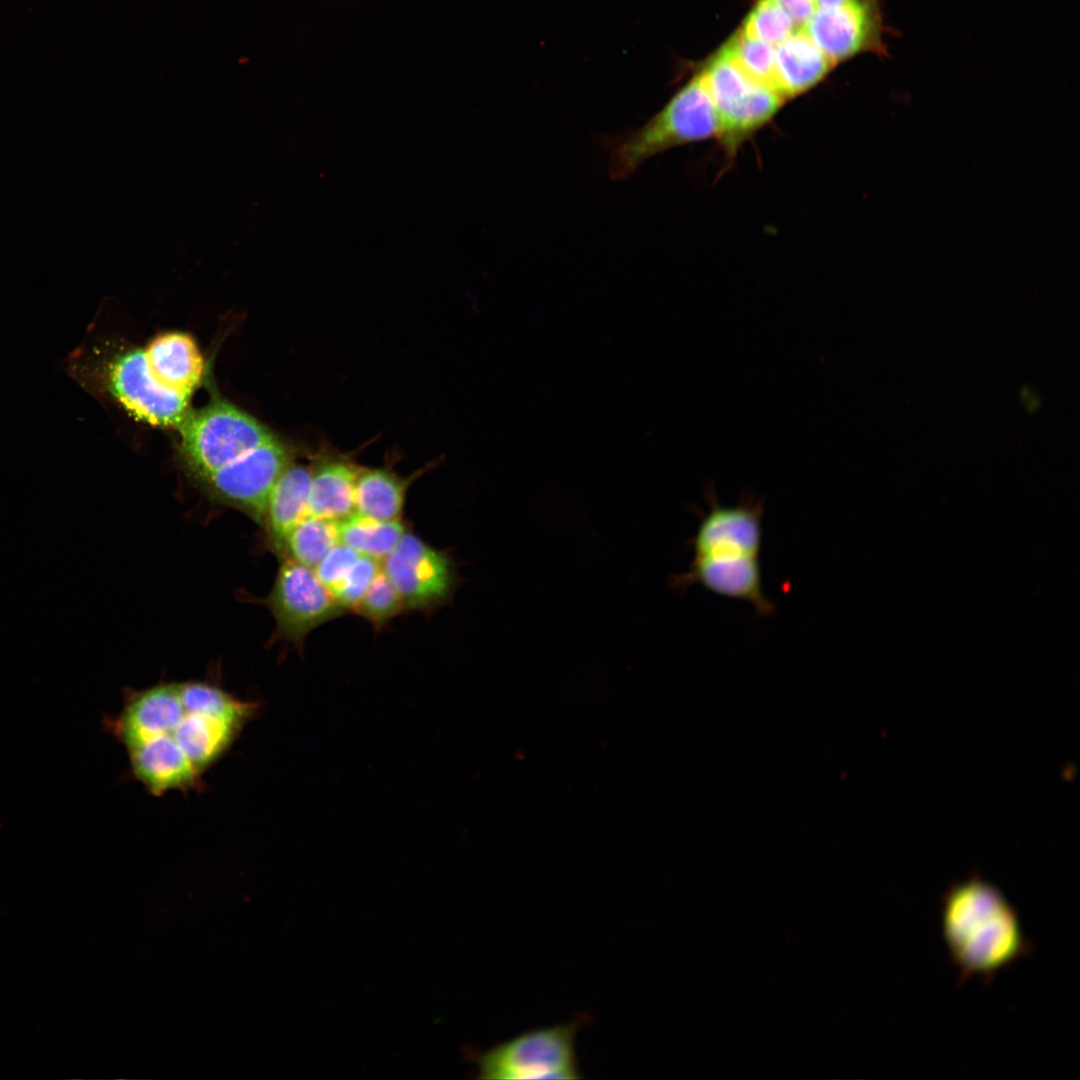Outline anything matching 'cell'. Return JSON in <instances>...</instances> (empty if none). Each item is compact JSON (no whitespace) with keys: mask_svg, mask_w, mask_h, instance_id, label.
<instances>
[{"mask_svg":"<svg viewBox=\"0 0 1080 1080\" xmlns=\"http://www.w3.org/2000/svg\"><path fill=\"white\" fill-rule=\"evenodd\" d=\"M260 704L204 680L127 690L102 730L124 748L130 775L154 796L199 792Z\"/></svg>","mask_w":1080,"mask_h":1080,"instance_id":"cell-1","label":"cell"},{"mask_svg":"<svg viewBox=\"0 0 1080 1080\" xmlns=\"http://www.w3.org/2000/svg\"><path fill=\"white\" fill-rule=\"evenodd\" d=\"M709 510L688 541L693 558L688 570L672 575L669 585L684 592L692 585L751 604L758 617L773 615L776 605L762 588V499L744 495L735 505L719 502L711 482L705 485Z\"/></svg>","mask_w":1080,"mask_h":1080,"instance_id":"cell-2","label":"cell"},{"mask_svg":"<svg viewBox=\"0 0 1080 1080\" xmlns=\"http://www.w3.org/2000/svg\"><path fill=\"white\" fill-rule=\"evenodd\" d=\"M941 926L962 979L990 981L1031 952L1015 907L999 888L977 875L944 892Z\"/></svg>","mask_w":1080,"mask_h":1080,"instance_id":"cell-3","label":"cell"},{"mask_svg":"<svg viewBox=\"0 0 1080 1080\" xmlns=\"http://www.w3.org/2000/svg\"><path fill=\"white\" fill-rule=\"evenodd\" d=\"M716 135L715 109L698 72L644 125L613 145L610 175L626 179L657 154Z\"/></svg>","mask_w":1080,"mask_h":1080,"instance_id":"cell-4","label":"cell"},{"mask_svg":"<svg viewBox=\"0 0 1080 1080\" xmlns=\"http://www.w3.org/2000/svg\"><path fill=\"white\" fill-rule=\"evenodd\" d=\"M699 74L717 118V135L730 153L764 126L784 99L769 86L753 79L723 46Z\"/></svg>","mask_w":1080,"mask_h":1080,"instance_id":"cell-5","label":"cell"},{"mask_svg":"<svg viewBox=\"0 0 1080 1080\" xmlns=\"http://www.w3.org/2000/svg\"><path fill=\"white\" fill-rule=\"evenodd\" d=\"M178 428L183 457L201 482L273 436L255 418L222 401L189 412Z\"/></svg>","mask_w":1080,"mask_h":1080,"instance_id":"cell-6","label":"cell"},{"mask_svg":"<svg viewBox=\"0 0 1080 1080\" xmlns=\"http://www.w3.org/2000/svg\"><path fill=\"white\" fill-rule=\"evenodd\" d=\"M579 1022L533 1029L485 1052L481 1076L505 1080H575L581 1078L575 1038Z\"/></svg>","mask_w":1080,"mask_h":1080,"instance_id":"cell-7","label":"cell"},{"mask_svg":"<svg viewBox=\"0 0 1080 1080\" xmlns=\"http://www.w3.org/2000/svg\"><path fill=\"white\" fill-rule=\"evenodd\" d=\"M382 571L398 592L404 607L432 610L446 603L459 583L455 561L411 532H405L383 560Z\"/></svg>","mask_w":1080,"mask_h":1080,"instance_id":"cell-8","label":"cell"},{"mask_svg":"<svg viewBox=\"0 0 1080 1080\" xmlns=\"http://www.w3.org/2000/svg\"><path fill=\"white\" fill-rule=\"evenodd\" d=\"M265 604L275 619L277 639L299 648L311 631L345 612L313 569L288 558H282Z\"/></svg>","mask_w":1080,"mask_h":1080,"instance_id":"cell-9","label":"cell"},{"mask_svg":"<svg viewBox=\"0 0 1080 1080\" xmlns=\"http://www.w3.org/2000/svg\"><path fill=\"white\" fill-rule=\"evenodd\" d=\"M292 462L289 449L272 436L201 483L213 498L262 525L271 491Z\"/></svg>","mask_w":1080,"mask_h":1080,"instance_id":"cell-10","label":"cell"},{"mask_svg":"<svg viewBox=\"0 0 1080 1080\" xmlns=\"http://www.w3.org/2000/svg\"><path fill=\"white\" fill-rule=\"evenodd\" d=\"M801 29L833 65L863 52L886 50L879 0L817 8Z\"/></svg>","mask_w":1080,"mask_h":1080,"instance_id":"cell-11","label":"cell"},{"mask_svg":"<svg viewBox=\"0 0 1080 1080\" xmlns=\"http://www.w3.org/2000/svg\"><path fill=\"white\" fill-rule=\"evenodd\" d=\"M103 379L124 408L149 424L179 427L189 413L190 397L162 385L150 372L143 351L115 358Z\"/></svg>","mask_w":1080,"mask_h":1080,"instance_id":"cell-12","label":"cell"},{"mask_svg":"<svg viewBox=\"0 0 1080 1080\" xmlns=\"http://www.w3.org/2000/svg\"><path fill=\"white\" fill-rule=\"evenodd\" d=\"M310 467L307 515L340 521L352 514L361 466L351 456L323 452Z\"/></svg>","mask_w":1080,"mask_h":1080,"instance_id":"cell-13","label":"cell"},{"mask_svg":"<svg viewBox=\"0 0 1080 1080\" xmlns=\"http://www.w3.org/2000/svg\"><path fill=\"white\" fill-rule=\"evenodd\" d=\"M152 375L164 386L190 397L204 371L203 357L189 335L169 332L143 350Z\"/></svg>","mask_w":1080,"mask_h":1080,"instance_id":"cell-14","label":"cell"},{"mask_svg":"<svg viewBox=\"0 0 1080 1080\" xmlns=\"http://www.w3.org/2000/svg\"><path fill=\"white\" fill-rule=\"evenodd\" d=\"M773 49L772 87L784 100L815 86L834 66L802 29Z\"/></svg>","mask_w":1080,"mask_h":1080,"instance_id":"cell-15","label":"cell"},{"mask_svg":"<svg viewBox=\"0 0 1080 1080\" xmlns=\"http://www.w3.org/2000/svg\"><path fill=\"white\" fill-rule=\"evenodd\" d=\"M310 479V465L292 462L271 491L261 526L274 552L288 532L307 516Z\"/></svg>","mask_w":1080,"mask_h":1080,"instance_id":"cell-16","label":"cell"},{"mask_svg":"<svg viewBox=\"0 0 1080 1080\" xmlns=\"http://www.w3.org/2000/svg\"><path fill=\"white\" fill-rule=\"evenodd\" d=\"M429 466L406 477L387 467L361 466L355 485L354 512L381 521L399 520L410 485Z\"/></svg>","mask_w":1080,"mask_h":1080,"instance_id":"cell-17","label":"cell"},{"mask_svg":"<svg viewBox=\"0 0 1080 1080\" xmlns=\"http://www.w3.org/2000/svg\"><path fill=\"white\" fill-rule=\"evenodd\" d=\"M339 541L360 555L383 560L406 532L399 520L381 521L353 512L338 521Z\"/></svg>","mask_w":1080,"mask_h":1080,"instance_id":"cell-18","label":"cell"},{"mask_svg":"<svg viewBox=\"0 0 1080 1080\" xmlns=\"http://www.w3.org/2000/svg\"><path fill=\"white\" fill-rule=\"evenodd\" d=\"M339 543L338 521L307 515L288 532L276 553L313 569Z\"/></svg>","mask_w":1080,"mask_h":1080,"instance_id":"cell-19","label":"cell"},{"mask_svg":"<svg viewBox=\"0 0 1080 1080\" xmlns=\"http://www.w3.org/2000/svg\"><path fill=\"white\" fill-rule=\"evenodd\" d=\"M796 30L792 19L773 0H758L739 31L774 48Z\"/></svg>","mask_w":1080,"mask_h":1080,"instance_id":"cell-20","label":"cell"},{"mask_svg":"<svg viewBox=\"0 0 1080 1080\" xmlns=\"http://www.w3.org/2000/svg\"><path fill=\"white\" fill-rule=\"evenodd\" d=\"M403 609L404 604L391 581L380 568L362 598L352 609L375 627H381Z\"/></svg>","mask_w":1080,"mask_h":1080,"instance_id":"cell-21","label":"cell"},{"mask_svg":"<svg viewBox=\"0 0 1080 1080\" xmlns=\"http://www.w3.org/2000/svg\"><path fill=\"white\" fill-rule=\"evenodd\" d=\"M724 47L744 72L773 89L774 49L770 44L738 31Z\"/></svg>","mask_w":1080,"mask_h":1080,"instance_id":"cell-22","label":"cell"},{"mask_svg":"<svg viewBox=\"0 0 1080 1080\" xmlns=\"http://www.w3.org/2000/svg\"><path fill=\"white\" fill-rule=\"evenodd\" d=\"M378 560L360 555L348 574L331 593L343 610L353 609L380 570Z\"/></svg>","mask_w":1080,"mask_h":1080,"instance_id":"cell-23","label":"cell"},{"mask_svg":"<svg viewBox=\"0 0 1080 1080\" xmlns=\"http://www.w3.org/2000/svg\"><path fill=\"white\" fill-rule=\"evenodd\" d=\"M352 548L337 544L313 568L320 582L332 593L348 574L358 557Z\"/></svg>","mask_w":1080,"mask_h":1080,"instance_id":"cell-24","label":"cell"},{"mask_svg":"<svg viewBox=\"0 0 1080 1080\" xmlns=\"http://www.w3.org/2000/svg\"><path fill=\"white\" fill-rule=\"evenodd\" d=\"M773 1L787 13L797 29H801L817 9L814 0Z\"/></svg>","mask_w":1080,"mask_h":1080,"instance_id":"cell-25","label":"cell"},{"mask_svg":"<svg viewBox=\"0 0 1080 1080\" xmlns=\"http://www.w3.org/2000/svg\"><path fill=\"white\" fill-rule=\"evenodd\" d=\"M847 0H814L817 8L833 7L840 5Z\"/></svg>","mask_w":1080,"mask_h":1080,"instance_id":"cell-26","label":"cell"}]
</instances>
